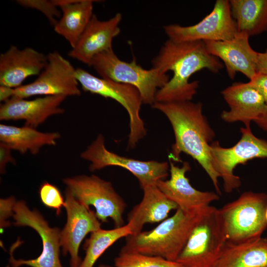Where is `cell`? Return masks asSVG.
<instances>
[{
    "instance_id": "cell-15",
    "label": "cell",
    "mask_w": 267,
    "mask_h": 267,
    "mask_svg": "<svg viewBox=\"0 0 267 267\" xmlns=\"http://www.w3.org/2000/svg\"><path fill=\"white\" fill-rule=\"evenodd\" d=\"M170 178L160 180L157 186L183 212L193 214L199 212L220 198L217 193L202 191L194 188L186 176L190 170L188 162H184L181 167L175 166L170 160Z\"/></svg>"
},
{
    "instance_id": "cell-13",
    "label": "cell",
    "mask_w": 267,
    "mask_h": 267,
    "mask_svg": "<svg viewBox=\"0 0 267 267\" xmlns=\"http://www.w3.org/2000/svg\"><path fill=\"white\" fill-rule=\"evenodd\" d=\"M12 210L14 224L33 228L40 235L43 242L42 252L35 259L16 260L11 255L10 262L13 267L25 265L32 267H62L59 259V229L50 227L37 211L30 210L23 201L15 202Z\"/></svg>"
},
{
    "instance_id": "cell-26",
    "label": "cell",
    "mask_w": 267,
    "mask_h": 267,
    "mask_svg": "<svg viewBox=\"0 0 267 267\" xmlns=\"http://www.w3.org/2000/svg\"><path fill=\"white\" fill-rule=\"evenodd\" d=\"M132 234L128 224L114 229L101 228L91 233L86 243V253L79 267H92L105 251L119 239Z\"/></svg>"
},
{
    "instance_id": "cell-2",
    "label": "cell",
    "mask_w": 267,
    "mask_h": 267,
    "mask_svg": "<svg viewBox=\"0 0 267 267\" xmlns=\"http://www.w3.org/2000/svg\"><path fill=\"white\" fill-rule=\"evenodd\" d=\"M152 106L165 115L173 128L175 141L172 146V159L179 161L180 154L182 152L190 155L205 170L216 193L220 194V176L213 166L210 150L215 133L203 113L202 104L191 101L155 102Z\"/></svg>"
},
{
    "instance_id": "cell-31",
    "label": "cell",
    "mask_w": 267,
    "mask_h": 267,
    "mask_svg": "<svg viewBox=\"0 0 267 267\" xmlns=\"http://www.w3.org/2000/svg\"><path fill=\"white\" fill-rule=\"evenodd\" d=\"M11 149L8 146L0 143V170L1 173H3L7 163H15V160L11 153Z\"/></svg>"
},
{
    "instance_id": "cell-32",
    "label": "cell",
    "mask_w": 267,
    "mask_h": 267,
    "mask_svg": "<svg viewBox=\"0 0 267 267\" xmlns=\"http://www.w3.org/2000/svg\"><path fill=\"white\" fill-rule=\"evenodd\" d=\"M257 73L267 74V49L264 52H258L256 64Z\"/></svg>"
},
{
    "instance_id": "cell-16",
    "label": "cell",
    "mask_w": 267,
    "mask_h": 267,
    "mask_svg": "<svg viewBox=\"0 0 267 267\" xmlns=\"http://www.w3.org/2000/svg\"><path fill=\"white\" fill-rule=\"evenodd\" d=\"M249 36L238 32L231 39L223 41H204L209 53L224 62L229 77L234 79L241 72L249 80L257 74L258 52L250 46Z\"/></svg>"
},
{
    "instance_id": "cell-11",
    "label": "cell",
    "mask_w": 267,
    "mask_h": 267,
    "mask_svg": "<svg viewBox=\"0 0 267 267\" xmlns=\"http://www.w3.org/2000/svg\"><path fill=\"white\" fill-rule=\"evenodd\" d=\"M80 157L90 162V171L108 166H118L127 170L137 178L141 189L156 184L160 180H164L170 170L166 162L140 161L120 156L108 150L101 134L81 153Z\"/></svg>"
},
{
    "instance_id": "cell-27",
    "label": "cell",
    "mask_w": 267,
    "mask_h": 267,
    "mask_svg": "<svg viewBox=\"0 0 267 267\" xmlns=\"http://www.w3.org/2000/svg\"><path fill=\"white\" fill-rule=\"evenodd\" d=\"M114 264L115 267H184L160 257L121 250L115 259Z\"/></svg>"
},
{
    "instance_id": "cell-6",
    "label": "cell",
    "mask_w": 267,
    "mask_h": 267,
    "mask_svg": "<svg viewBox=\"0 0 267 267\" xmlns=\"http://www.w3.org/2000/svg\"><path fill=\"white\" fill-rule=\"evenodd\" d=\"M226 242L219 209L209 206L176 262L184 267H213Z\"/></svg>"
},
{
    "instance_id": "cell-21",
    "label": "cell",
    "mask_w": 267,
    "mask_h": 267,
    "mask_svg": "<svg viewBox=\"0 0 267 267\" xmlns=\"http://www.w3.org/2000/svg\"><path fill=\"white\" fill-rule=\"evenodd\" d=\"M143 196L141 202L136 205L128 216V223L132 234L141 231L147 223L162 222L173 210H177L178 205L169 199L156 184L142 189Z\"/></svg>"
},
{
    "instance_id": "cell-5",
    "label": "cell",
    "mask_w": 267,
    "mask_h": 267,
    "mask_svg": "<svg viewBox=\"0 0 267 267\" xmlns=\"http://www.w3.org/2000/svg\"><path fill=\"white\" fill-rule=\"evenodd\" d=\"M89 66L100 78L134 86L139 92L142 103L151 105L156 102L158 90L170 80L167 73L160 69H144L135 59L130 62L120 60L113 48L95 55Z\"/></svg>"
},
{
    "instance_id": "cell-24",
    "label": "cell",
    "mask_w": 267,
    "mask_h": 267,
    "mask_svg": "<svg viewBox=\"0 0 267 267\" xmlns=\"http://www.w3.org/2000/svg\"><path fill=\"white\" fill-rule=\"evenodd\" d=\"M60 137L58 132L43 133L26 126L18 127L0 124V142L21 154L29 151L37 154L44 146L55 145Z\"/></svg>"
},
{
    "instance_id": "cell-25",
    "label": "cell",
    "mask_w": 267,
    "mask_h": 267,
    "mask_svg": "<svg viewBox=\"0 0 267 267\" xmlns=\"http://www.w3.org/2000/svg\"><path fill=\"white\" fill-rule=\"evenodd\" d=\"M237 31L249 36L267 30V0H229Z\"/></svg>"
},
{
    "instance_id": "cell-18",
    "label": "cell",
    "mask_w": 267,
    "mask_h": 267,
    "mask_svg": "<svg viewBox=\"0 0 267 267\" xmlns=\"http://www.w3.org/2000/svg\"><path fill=\"white\" fill-rule=\"evenodd\" d=\"M122 14L116 13L106 21L99 20L93 14L88 25L74 47L69 52L70 57L89 66L97 54L112 49L113 39L120 33Z\"/></svg>"
},
{
    "instance_id": "cell-28",
    "label": "cell",
    "mask_w": 267,
    "mask_h": 267,
    "mask_svg": "<svg viewBox=\"0 0 267 267\" xmlns=\"http://www.w3.org/2000/svg\"><path fill=\"white\" fill-rule=\"evenodd\" d=\"M16 2L20 5L36 9L42 12L53 26L57 23L56 18L61 17V11L59 10L53 0H18Z\"/></svg>"
},
{
    "instance_id": "cell-29",
    "label": "cell",
    "mask_w": 267,
    "mask_h": 267,
    "mask_svg": "<svg viewBox=\"0 0 267 267\" xmlns=\"http://www.w3.org/2000/svg\"><path fill=\"white\" fill-rule=\"evenodd\" d=\"M39 194L43 203L56 210L57 214L59 215L65 201L58 188L53 184L44 182L40 188Z\"/></svg>"
},
{
    "instance_id": "cell-8",
    "label": "cell",
    "mask_w": 267,
    "mask_h": 267,
    "mask_svg": "<svg viewBox=\"0 0 267 267\" xmlns=\"http://www.w3.org/2000/svg\"><path fill=\"white\" fill-rule=\"evenodd\" d=\"M76 75L84 91L112 98L127 110L130 118L128 147L134 148L146 134L143 121L139 115L143 103L137 89L130 85L97 77L81 68L76 69Z\"/></svg>"
},
{
    "instance_id": "cell-14",
    "label": "cell",
    "mask_w": 267,
    "mask_h": 267,
    "mask_svg": "<svg viewBox=\"0 0 267 267\" xmlns=\"http://www.w3.org/2000/svg\"><path fill=\"white\" fill-rule=\"evenodd\" d=\"M64 207L67 220L60 231V246L64 255L68 253L70 255L71 267H79L81 263L78 255L80 245L88 233L101 228V223L95 212L80 203L67 188Z\"/></svg>"
},
{
    "instance_id": "cell-3",
    "label": "cell",
    "mask_w": 267,
    "mask_h": 267,
    "mask_svg": "<svg viewBox=\"0 0 267 267\" xmlns=\"http://www.w3.org/2000/svg\"><path fill=\"white\" fill-rule=\"evenodd\" d=\"M207 207L193 214L178 208L174 215L161 222L152 230L127 236L125 244L121 250L176 261Z\"/></svg>"
},
{
    "instance_id": "cell-10",
    "label": "cell",
    "mask_w": 267,
    "mask_h": 267,
    "mask_svg": "<svg viewBox=\"0 0 267 267\" xmlns=\"http://www.w3.org/2000/svg\"><path fill=\"white\" fill-rule=\"evenodd\" d=\"M47 57V64L37 78L31 83L12 89V97L81 95L76 69L58 51L49 52Z\"/></svg>"
},
{
    "instance_id": "cell-36",
    "label": "cell",
    "mask_w": 267,
    "mask_h": 267,
    "mask_svg": "<svg viewBox=\"0 0 267 267\" xmlns=\"http://www.w3.org/2000/svg\"><path fill=\"white\" fill-rule=\"evenodd\" d=\"M266 219L267 220V209L266 212Z\"/></svg>"
},
{
    "instance_id": "cell-9",
    "label": "cell",
    "mask_w": 267,
    "mask_h": 267,
    "mask_svg": "<svg viewBox=\"0 0 267 267\" xmlns=\"http://www.w3.org/2000/svg\"><path fill=\"white\" fill-rule=\"evenodd\" d=\"M240 132L241 138L231 147H223L218 141L210 145L213 166L222 179L224 191L227 193L241 185L240 178L234 174L237 166L254 158H267V141L255 136L250 126L241 128Z\"/></svg>"
},
{
    "instance_id": "cell-12",
    "label": "cell",
    "mask_w": 267,
    "mask_h": 267,
    "mask_svg": "<svg viewBox=\"0 0 267 267\" xmlns=\"http://www.w3.org/2000/svg\"><path fill=\"white\" fill-rule=\"evenodd\" d=\"M164 29L169 40L176 42L223 41L232 39L238 32L227 0H217L211 12L196 24H172Z\"/></svg>"
},
{
    "instance_id": "cell-22",
    "label": "cell",
    "mask_w": 267,
    "mask_h": 267,
    "mask_svg": "<svg viewBox=\"0 0 267 267\" xmlns=\"http://www.w3.org/2000/svg\"><path fill=\"white\" fill-rule=\"evenodd\" d=\"M62 12L54 31L74 47L93 15V0H53Z\"/></svg>"
},
{
    "instance_id": "cell-33",
    "label": "cell",
    "mask_w": 267,
    "mask_h": 267,
    "mask_svg": "<svg viewBox=\"0 0 267 267\" xmlns=\"http://www.w3.org/2000/svg\"><path fill=\"white\" fill-rule=\"evenodd\" d=\"M12 88L0 86V100L5 102L12 96Z\"/></svg>"
},
{
    "instance_id": "cell-1",
    "label": "cell",
    "mask_w": 267,
    "mask_h": 267,
    "mask_svg": "<svg viewBox=\"0 0 267 267\" xmlns=\"http://www.w3.org/2000/svg\"><path fill=\"white\" fill-rule=\"evenodd\" d=\"M153 67L173 76L156 95V102L169 103L191 101L197 93L199 82H189L196 72L207 69L216 73L223 68L219 59L207 51L203 41L176 42L167 41L152 61Z\"/></svg>"
},
{
    "instance_id": "cell-20",
    "label": "cell",
    "mask_w": 267,
    "mask_h": 267,
    "mask_svg": "<svg viewBox=\"0 0 267 267\" xmlns=\"http://www.w3.org/2000/svg\"><path fill=\"white\" fill-rule=\"evenodd\" d=\"M66 97L62 95L44 96L32 100L11 97L1 105L0 120H23L25 126L36 129L50 116L64 113V109L60 106Z\"/></svg>"
},
{
    "instance_id": "cell-19",
    "label": "cell",
    "mask_w": 267,
    "mask_h": 267,
    "mask_svg": "<svg viewBox=\"0 0 267 267\" xmlns=\"http://www.w3.org/2000/svg\"><path fill=\"white\" fill-rule=\"evenodd\" d=\"M47 62V55L26 47L11 45L0 55V86L15 89L27 78L39 75Z\"/></svg>"
},
{
    "instance_id": "cell-30",
    "label": "cell",
    "mask_w": 267,
    "mask_h": 267,
    "mask_svg": "<svg viewBox=\"0 0 267 267\" xmlns=\"http://www.w3.org/2000/svg\"><path fill=\"white\" fill-rule=\"evenodd\" d=\"M249 83L263 96L267 103V74L257 73Z\"/></svg>"
},
{
    "instance_id": "cell-23",
    "label": "cell",
    "mask_w": 267,
    "mask_h": 267,
    "mask_svg": "<svg viewBox=\"0 0 267 267\" xmlns=\"http://www.w3.org/2000/svg\"><path fill=\"white\" fill-rule=\"evenodd\" d=\"M213 267H267V238L238 244L226 242Z\"/></svg>"
},
{
    "instance_id": "cell-7",
    "label": "cell",
    "mask_w": 267,
    "mask_h": 267,
    "mask_svg": "<svg viewBox=\"0 0 267 267\" xmlns=\"http://www.w3.org/2000/svg\"><path fill=\"white\" fill-rule=\"evenodd\" d=\"M63 182L80 203L94 207L99 220L106 222L110 218L116 227L125 225L123 214L127 204L110 181L92 175L65 178Z\"/></svg>"
},
{
    "instance_id": "cell-34",
    "label": "cell",
    "mask_w": 267,
    "mask_h": 267,
    "mask_svg": "<svg viewBox=\"0 0 267 267\" xmlns=\"http://www.w3.org/2000/svg\"><path fill=\"white\" fill-rule=\"evenodd\" d=\"M254 122L261 129L267 132V111L261 119Z\"/></svg>"
},
{
    "instance_id": "cell-35",
    "label": "cell",
    "mask_w": 267,
    "mask_h": 267,
    "mask_svg": "<svg viewBox=\"0 0 267 267\" xmlns=\"http://www.w3.org/2000/svg\"><path fill=\"white\" fill-rule=\"evenodd\" d=\"M98 267H112L107 266V265H100Z\"/></svg>"
},
{
    "instance_id": "cell-4",
    "label": "cell",
    "mask_w": 267,
    "mask_h": 267,
    "mask_svg": "<svg viewBox=\"0 0 267 267\" xmlns=\"http://www.w3.org/2000/svg\"><path fill=\"white\" fill-rule=\"evenodd\" d=\"M267 194L246 191L219 209L226 242L238 244L262 237L267 228Z\"/></svg>"
},
{
    "instance_id": "cell-17",
    "label": "cell",
    "mask_w": 267,
    "mask_h": 267,
    "mask_svg": "<svg viewBox=\"0 0 267 267\" xmlns=\"http://www.w3.org/2000/svg\"><path fill=\"white\" fill-rule=\"evenodd\" d=\"M221 93L229 107L221 114L225 122H241L245 127H250L252 121L259 120L267 111L265 99L249 82L235 83Z\"/></svg>"
}]
</instances>
